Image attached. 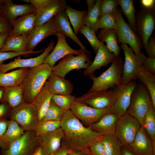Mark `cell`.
Listing matches in <instances>:
<instances>
[{
	"mask_svg": "<svg viewBox=\"0 0 155 155\" xmlns=\"http://www.w3.org/2000/svg\"><path fill=\"white\" fill-rule=\"evenodd\" d=\"M60 127L64 133L61 144L69 149L88 148L100 135L89 127L84 126L70 110L64 112Z\"/></svg>",
	"mask_w": 155,
	"mask_h": 155,
	"instance_id": "obj_1",
	"label": "cell"
},
{
	"mask_svg": "<svg viewBox=\"0 0 155 155\" xmlns=\"http://www.w3.org/2000/svg\"><path fill=\"white\" fill-rule=\"evenodd\" d=\"M52 72V67L46 63L28 68L21 84L23 90L24 103L30 104L33 102Z\"/></svg>",
	"mask_w": 155,
	"mask_h": 155,
	"instance_id": "obj_2",
	"label": "cell"
},
{
	"mask_svg": "<svg viewBox=\"0 0 155 155\" xmlns=\"http://www.w3.org/2000/svg\"><path fill=\"white\" fill-rule=\"evenodd\" d=\"M123 63L122 58L118 57L100 75L96 77L93 74L89 76L92 80L93 84L88 92L106 90L121 84Z\"/></svg>",
	"mask_w": 155,
	"mask_h": 155,
	"instance_id": "obj_3",
	"label": "cell"
},
{
	"mask_svg": "<svg viewBox=\"0 0 155 155\" xmlns=\"http://www.w3.org/2000/svg\"><path fill=\"white\" fill-rule=\"evenodd\" d=\"M152 104L150 94L145 86L143 84H137L131 95L127 113L137 119L142 125L144 118Z\"/></svg>",
	"mask_w": 155,
	"mask_h": 155,
	"instance_id": "obj_4",
	"label": "cell"
},
{
	"mask_svg": "<svg viewBox=\"0 0 155 155\" xmlns=\"http://www.w3.org/2000/svg\"><path fill=\"white\" fill-rule=\"evenodd\" d=\"M8 117L16 122L25 131L34 130L39 123L36 109L32 103L24 102L12 108Z\"/></svg>",
	"mask_w": 155,
	"mask_h": 155,
	"instance_id": "obj_5",
	"label": "cell"
},
{
	"mask_svg": "<svg viewBox=\"0 0 155 155\" xmlns=\"http://www.w3.org/2000/svg\"><path fill=\"white\" fill-rule=\"evenodd\" d=\"M115 16L116 22V28L115 30L117 37L118 43L129 44L136 55L142 53V42L130 25L125 22L121 11L117 9Z\"/></svg>",
	"mask_w": 155,
	"mask_h": 155,
	"instance_id": "obj_6",
	"label": "cell"
},
{
	"mask_svg": "<svg viewBox=\"0 0 155 155\" xmlns=\"http://www.w3.org/2000/svg\"><path fill=\"white\" fill-rule=\"evenodd\" d=\"M92 62L89 52L87 50L82 51L80 54L75 56L69 55L52 68V74L65 78L66 75L73 70L86 69Z\"/></svg>",
	"mask_w": 155,
	"mask_h": 155,
	"instance_id": "obj_7",
	"label": "cell"
},
{
	"mask_svg": "<svg viewBox=\"0 0 155 155\" xmlns=\"http://www.w3.org/2000/svg\"><path fill=\"white\" fill-rule=\"evenodd\" d=\"M39 146L34 130L25 131L7 148L1 150V155H32Z\"/></svg>",
	"mask_w": 155,
	"mask_h": 155,
	"instance_id": "obj_8",
	"label": "cell"
},
{
	"mask_svg": "<svg viewBox=\"0 0 155 155\" xmlns=\"http://www.w3.org/2000/svg\"><path fill=\"white\" fill-rule=\"evenodd\" d=\"M121 47L125 56L121 84H125L137 79V71L142 65L147 57L143 53L138 55L135 54L131 48L126 44L121 43Z\"/></svg>",
	"mask_w": 155,
	"mask_h": 155,
	"instance_id": "obj_9",
	"label": "cell"
},
{
	"mask_svg": "<svg viewBox=\"0 0 155 155\" xmlns=\"http://www.w3.org/2000/svg\"><path fill=\"white\" fill-rule=\"evenodd\" d=\"M141 126L137 119L127 113L119 117L115 134L122 145H129L133 141Z\"/></svg>",
	"mask_w": 155,
	"mask_h": 155,
	"instance_id": "obj_10",
	"label": "cell"
},
{
	"mask_svg": "<svg viewBox=\"0 0 155 155\" xmlns=\"http://www.w3.org/2000/svg\"><path fill=\"white\" fill-rule=\"evenodd\" d=\"M155 9H148L141 8L135 16L136 34L144 49L154 29Z\"/></svg>",
	"mask_w": 155,
	"mask_h": 155,
	"instance_id": "obj_11",
	"label": "cell"
},
{
	"mask_svg": "<svg viewBox=\"0 0 155 155\" xmlns=\"http://www.w3.org/2000/svg\"><path fill=\"white\" fill-rule=\"evenodd\" d=\"M116 97L115 89L102 91L88 92L76 98L75 100L97 109L110 108Z\"/></svg>",
	"mask_w": 155,
	"mask_h": 155,
	"instance_id": "obj_12",
	"label": "cell"
},
{
	"mask_svg": "<svg viewBox=\"0 0 155 155\" xmlns=\"http://www.w3.org/2000/svg\"><path fill=\"white\" fill-rule=\"evenodd\" d=\"M137 84L133 80L127 84H121L116 87L115 88L116 99L110 108V113L116 114L119 117L127 113L131 95Z\"/></svg>",
	"mask_w": 155,
	"mask_h": 155,
	"instance_id": "obj_13",
	"label": "cell"
},
{
	"mask_svg": "<svg viewBox=\"0 0 155 155\" xmlns=\"http://www.w3.org/2000/svg\"><path fill=\"white\" fill-rule=\"evenodd\" d=\"M109 109L96 108L75 100L70 110L80 121L89 126L98 121L105 114L110 112Z\"/></svg>",
	"mask_w": 155,
	"mask_h": 155,
	"instance_id": "obj_14",
	"label": "cell"
},
{
	"mask_svg": "<svg viewBox=\"0 0 155 155\" xmlns=\"http://www.w3.org/2000/svg\"><path fill=\"white\" fill-rule=\"evenodd\" d=\"M54 45V42L51 41L42 53L35 57L22 59L21 58V56H19L11 62L6 64H2L0 65V72L6 73L16 68H32L42 64L46 58L53 49Z\"/></svg>",
	"mask_w": 155,
	"mask_h": 155,
	"instance_id": "obj_15",
	"label": "cell"
},
{
	"mask_svg": "<svg viewBox=\"0 0 155 155\" xmlns=\"http://www.w3.org/2000/svg\"><path fill=\"white\" fill-rule=\"evenodd\" d=\"M58 33L55 26V16L45 23L34 28L28 33L26 49L27 51H33L36 46L46 37Z\"/></svg>",
	"mask_w": 155,
	"mask_h": 155,
	"instance_id": "obj_16",
	"label": "cell"
},
{
	"mask_svg": "<svg viewBox=\"0 0 155 155\" xmlns=\"http://www.w3.org/2000/svg\"><path fill=\"white\" fill-rule=\"evenodd\" d=\"M0 16L5 18L12 26L17 18L32 13L36 11L31 5H18L11 0H0Z\"/></svg>",
	"mask_w": 155,
	"mask_h": 155,
	"instance_id": "obj_17",
	"label": "cell"
},
{
	"mask_svg": "<svg viewBox=\"0 0 155 155\" xmlns=\"http://www.w3.org/2000/svg\"><path fill=\"white\" fill-rule=\"evenodd\" d=\"M58 40L56 45L45 59L44 63L49 64L52 68L59 59L70 54L78 55L82 51L75 49L71 47L67 43L65 36L60 33L56 35Z\"/></svg>",
	"mask_w": 155,
	"mask_h": 155,
	"instance_id": "obj_18",
	"label": "cell"
},
{
	"mask_svg": "<svg viewBox=\"0 0 155 155\" xmlns=\"http://www.w3.org/2000/svg\"><path fill=\"white\" fill-rule=\"evenodd\" d=\"M63 137V132L61 127L38 136L39 146L41 148L44 155H51L58 150L61 146Z\"/></svg>",
	"mask_w": 155,
	"mask_h": 155,
	"instance_id": "obj_19",
	"label": "cell"
},
{
	"mask_svg": "<svg viewBox=\"0 0 155 155\" xmlns=\"http://www.w3.org/2000/svg\"><path fill=\"white\" fill-rule=\"evenodd\" d=\"M129 146L134 155H155V147L142 126Z\"/></svg>",
	"mask_w": 155,
	"mask_h": 155,
	"instance_id": "obj_20",
	"label": "cell"
},
{
	"mask_svg": "<svg viewBox=\"0 0 155 155\" xmlns=\"http://www.w3.org/2000/svg\"><path fill=\"white\" fill-rule=\"evenodd\" d=\"M93 61L84 72L85 76L93 74L97 70L112 63L116 58L115 54L110 52L104 43L101 42Z\"/></svg>",
	"mask_w": 155,
	"mask_h": 155,
	"instance_id": "obj_21",
	"label": "cell"
},
{
	"mask_svg": "<svg viewBox=\"0 0 155 155\" xmlns=\"http://www.w3.org/2000/svg\"><path fill=\"white\" fill-rule=\"evenodd\" d=\"M118 118L116 114L109 112L103 115L98 121L88 127L100 135L115 134Z\"/></svg>",
	"mask_w": 155,
	"mask_h": 155,
	"instance_id": "obj_22",
	"label": "cell"
},
{
	"mask_svg": "<svg viewBox=\"0 0 155 155\" xmlns=\"http://www.w3.org/2000/svg\"><path fill=\"white\" fill-rule=\"evenodd\" d=\"M55 26L58 33L69 37L76 42L83 51H87L71 28L68 18L65 10L58 13L55 16Z\"/></svg>",
	"mask_w": 155,
	"mask_h": 155,
	"instance_id": "obj_23",
	"label": "cell"
},
{
	"mask_svg": "<svg viewBox=\"0 0 155 155\" xmlns=\"http://www.w3.org/2000/svg\"><path fill=\"white\" fill-rule=\"evenodd\" d=\"M67 5L65 0H55L44 9L36 10V21L34 28L45 23L58 13L65 10Z\"/></svg>",
	"mask_w": 155,
	"mask_h": 155,
	"instance_id": "obj_24",
	"label": "cell"
},
{
	"mask_svg": "<svg viewBox=\"0 0 155 155\" xmlns=\"http://www.w3.org/2000/svg\"><path fill=\"white\" fill-rule=\"evenodd\" d=\"M36 21L35 11L18 18L13 22L9 35L19 36L29 33L34 28Z\"/></svg>",
	"mask_w": 155,
	"mask_h": 155,
	"instance_id": "obj_25",
	"label": "cell"
},
{
	"mask_svg": "<svg viewBox=\"0 0 155 155\" xmlns=\"http://www.w3.org/2000/svg\"><path fill=\"white\" fill-rule=\"evenodd\" d=\"M47 80L49 90L52 94L71 95L73 91V84L65 78L51 74Z\"/></svg>",
	"mask_w": 155,
	"mask_h": 155,
	"instance_id": "obj_26",
	"label": "cell"
},
{
	"mask_svg": "<svg viewBox=\"0 0 155 155\" xmlns=\"http://www.w3.org/2000/svg\"><path fill=\"white\" fill-rule=\"evenodd\" d=\"M52 95L49 90L46 81L32 103L36 107L39 122L41 120L49 107Z\"/></svg>",
	"mask_w": 155,
	"mask_h": 155,
	"instance_id": "obj_27",
	"label": "cell"
},
{
	"mask_svg": "<svg viewBox=\"0 0 155 155\" xmlns=\"http://www.w3.org/2000/svg\"><path fill=\"white\" fill-rule=\"evenodd\" d=\"M28 33L17 36L9 35L6 39L0 52H13L19 53H26V44Z\"/></svg>",
	"mask_w": 155,
	"mask_h": 155,
	"instance_id": "obj_28",
	"label": "cell"
},
{
	"mask_svg": "<svg viewBox=\"0 0 155 155\" xmlns=\"http://www.w3.org/2000/svg\"><path fill=\"white\" fill-rule=\"evenodd\" d=\"M1 102L7 103L12 109L24 103L23 90L21 84L5 88Z\"/></svg>",
	"mask_w": 155,
	"mask_h": 155,
	"instance_id": "obj_29",
	"label": "cell"
},
{
	"mask_svg": "<svg viewBox=\"0 0 155 155\" xmlns=\"http://www.w3.org/2000/svg\"><path fill=\"white\" fill-rule=\"evenodd\" d=\"M97 36L101 42L106 43V47L110 52L113 53L116 57L119 56L121 47L118 45L115 29H100Z\"/></svg>",
	"mask_w": 155,
	"mask_h": 155,
	"instance_id": "obj_30",
	"label": "cell"
},
{
	"mask_svg": "<svg viewBox=\"0 0 155 155\" xmlns=\"http://www.w3.org/2000/svg\"><path fill=\"white\" fill-rule=\"evenodd\" d=\"M25 131L16 121L8 120V125L5 133L0 138V148H7L14 141L19 137Z\"/></svg>",
	"mask_w": 155,
	"mask_h": 155,
	"instance_id": "obj_31",
	"label": "cell"
},
{
	"mask_svg": "<svg viewBox=\"0 0 155 155\" xmlns=\"http://www.w3.org/2000/svg\"><path fill=\"white\" fill-rule=\"evenodd\" d=\"M28 68H20L9 73L0 72V87L5 88L20 84Z\"/></svg>",
	"mask_w": 155,
	"mask_h": 155,
	"instance_id": "obj_32",
	"label": "cell"
},
{
	"mask_svg": "<svg viewBox=\"0 0 155 155\" xmlns=\"http://www.w3.org/2000/svg\"><path fill=\"white\" fill-rule=\"evenodd\" d=\"M136 78L139 79L143 83L148 90L152 105L155 108V76L142 65L137 70Z\"/></svg>",
	"mask_w": 155,
	"mask_h": 155,
	"instance_id": "obj_33",
	"label": "cell"
},
{
	"mask_svg": "<svg viewBox=\"0 0 155 155\" xmlns=\"http://www.w3.org/2000/svg\"><path fill=\"white\" fill-rule=\"evenodd\" d=\"M99 137L103 144L106 155H119L122 145L115 134L100 135Z\"/></svg>",
	"mask_w": 155,
	"mask_h": 155,
	"instance_id": "obj_34",
	"label": "cell"
},
{
	"mask_svg": "<svg viewBox=\"0 0 155 155\" xmlns=\"http://www.w3.org/2000/svg\"><path fill=\"white\" fill-rule=\"evenodd\" d=\"M65 11L73 27L75 34L77 35L83 26L82 20L86 13V11L77 10L68 5L66 6Z\"/></svg>",
	"mask_w": 155,
	"mask_h": 155,
	"instance_id": "obj_35",
	"label": "cell"
},
{
	"mask_svg": "<svg viewBox=\"0 0 155 155\" xmlns=\"http://www.w3.org/2000/svg\"><path fill=\"white\" fill-rule=\"evenodd\" d=\"M142 126L155 147V108L152 104L146 114Z\"/></svg>",
	"mask_w": 155,
	"mask_h": 155,
	"instance_id": "obj_36",
	"label": "cell"
},
{
	"mask_svg": "<svg viewBox=\"0 0 155 155\" xmlns=\"http://www.w3.org/2000/svg\"><path fill=\"white\" fill-rule=\"evenodd\" d=\"M122 11L127 19L129 25L136 33L135 11L133 0H118Z\"/></svg>",
	"mask_w": 155,
	"mask_h": 155,
	"instance_id": "obj_37",
	"label": "cell"
},
{
	"mask_svg": "<svg viewBox=\"0 0 155 155\" xmlns=\"http://www.w3.org/2000/svg\"><path fill=\"white\" fill-rule=\"evenodd\" d=\"M101 0H97L94 7L88 11L82 20L83 26H86L95 32V26L100 17V7Z\"/></svg>",
	"mask_w": 155,
	"mask_h": 155,
	"instance_id": "obj_38",
	"label": "cell"
},
{
	"mask_svg": "<svg viewBox=\"0 0 155 155\" xmlns=\"http://www.w3.org/2000/svg\"><path fill=\"white\" fill-rule=\"evenodd\" d=\"M65 111L51 100L41 121H61Z\"/></svg>",
	"mask_w": 155,
	"mask_h": 155,
	"instance_id": "obj_39",
	"label": "cell"
},
{
	"mask_svg": "<svg viewBox=\"0 0 155 155\" xmlns=\"http://www.w3.org/2000/svg\"><path fill=\"white\" fill-rule=\"evenodd\" d=\"M76 98L75 96L71 94H52L51 100L62 109L66 111L70 110L71 105Z\"/></svg>",
	"mask_w": 155,
	"mask_h": 155,
	"instance_id": "obj_40",
	"label": "cell"
},
{
	"mask_svg": "<svg viewBox=\"0 0 155 155\" xmlns=\"http://www.w3.org/2000/svg\"><path fill=\"white\" fill-rule=\"evenodd\" d=\"M61 121H40L34 131L37 136L53 131L60 127Z\"/></svg>",
	"mask_w": 155,
	"mask_h": 155,
	"instance_id": "obj_41",
	"label": "cell"
},
{
	"mask_svg": "<svg viewBox=\"0 0 155 155\" xmlns=\"http://www.w3.org/2000/svg\"><path fill=\"white\" fill-rule=\"evenodd\" d=\"M116 22L115 14H106L100 16L96 24V32L99 29H115Z\"/></svg>",
	"mask_w": 155,
	"mask_h": 155,
	"instance_id": "obj_42",
	"label": "cell"
},
{
	"mask_svg": "<svg viewBox=\"0 0 155 155\" xmlns=\"http://www.w3.org/2000/svg\"><path fill=\"white\" fill-rule=\"evenodd\" d=\"M79 32L83 35L90 43L94 52L96 53L101 44V42L96 35V32L88 27L83 26Z\"/></svg>",
	"mask_w": 155,
	"mask_h": 155,
	"instance_id": "obj_43",
	"label": "cell"
},
{
	"mask_svg": "<svg viewBox=\"0 0 155 155\" xmlns=\"http://www.w3.org/2000/svg\"><path fill=\"white\" fill-rule=\"evenodd\" d=\"M119 5L118 0H101L100 7V16L106 14L115 15Z\"/></svg>",
	"mask_w": 155,
	"mask_h": 155,
	"instance_id": "obj_44",
	"label": "cell"
},
{
	"mask_svg": "<svg viewBox=\"0 0 155 155\" xmlns=\"http://www.w3.org/2000/svg\"><path fill=\"white\" fill-rule=\"evenodd\" d=\"M99 137L89 148L91 155H106L104 146Z\"/></svg>",
	"mask_w": 155,
	"mask_h": 155,
	"instance_id": "obj_45",
	"label": "cell"
},
{
	"mask_svg": "<svg viewBox=\"0 0 155 155\" xmlns=\"http://www.w3.org/2000/svg\"><path fill=\"white\" fill-rule=\"evenodd\" d=\"M39 51H28L26 53H19L13 52H0V65L5 61L21 55L39 53Z\"/></svg>",
	"mask_w": 155,
	"mask_h": 155,
	"instance_id": "obj_46",
	"label": "cell"
},
{
	"mask_svg": "<svg viewBox=\"0 0 155 155\" xmlns=\"http://www.w3.org/2000/svg\"><path fill=\"white\" fill-rule=\"evenodd\" d=\"M55 0H23V1L29 3L36 10H41L46 7Z\"/></svg>",
	"mask_w": 155,
	"mask_h": 155,
	"instance_id": "obj_47",
	"label": "cell"
},
{
	"mask_svg": "<svg viewBox=\"0 0 155 155\" xmlns=\"http://www.w3.org/2000/svg\"><path fill=\"white\" fill-rule=\"evenodd\" d=\"M145 49L148 57L155 58V38L154 36H151L148 39Z\"/></svg>",
	"mask_w": 155,
	"mask_h": 155,
	"instance_id": "obj_48",
	"label": "cell"
},
{
	"mask_svg": "<svg viewBox=\"0 0 155 155\" xmlns=\"http://www.w3.org/2000/svg\"><path fill=\"white\" fill-rule=\"evenodd\" d=\"M142 66L149 71L155 73V58L147 57L144 61Z\"/></svg>",
	"mask_w": 155,
	"mask_h": 155,
	"instance_id": "obj_49",
	"label": "cell"
},
{
	"mask_svg": "<svg viewBox=\"0 0 155 155\" xmlns=\"http://www.w3.org/2000/svg\"><path fill=\"white\" fill-rule=\"evenodd\" d=\"M12 28V26L5 18L0 16V34L9 33Z\"/></svg>",
	"mask_w": 155,
	"mask_h": 155,
	"instance_id": "obj_50",
	"label": "cell"
},
{
	"mask_svg": "<svg viewBox=\"0 0 155 155\" xmlns=\"http://www.w3.org/2000/svg\"><path fill=\"white\" fill-rule=\"evenodd\" d=\"M11 109L7 103L1 102L0 104V119L7 118V117H8Z\"/></svg>",
	"mask_w": 155,
	"mask_h": 155,
	"instance_id": "obj_51",
	"label": "cell"
},
{
	"mask_svg": "<svg viewBox=\"0 0 155 155\" xmlns=\"http://www.w3.org/2000/svg\"><path fill=\"white\" fill-rule=\"evenodd\" d=\"M67 155H91L89 148L83 149H69Z\"/></svg>",
	"mask_w": 155,
	"mask_h": 155,
	"instance_id": "obj_52",
	"label": "cell"
},
{
	"mask_svg": "<svg viewBox=\"0 0 155 155\" xmlns=\"http://www.w3.org/2000/svg\"><path fill=\"white\" fill-rule=\"evenodd\" d=\"M141 8L148 9H155V0H141Z\"/></svg>",
	"mask_w": 155,
	"mask_h": 155,
	"instance_id": "obj_53",
	"label": "cell"
},
{
	"mask_svg": "<svg viewBox=\"0 0 155 155\" xmlns=\"http://www.w3.org/2000/svg\"><path fill=\"white\" fill-rule=\"evenodd\" d=\"M8 120L7 118L0 119V138L3 136L7 129Z\"/></svg>",
	"mask_w": 155,
	"mask_h": 155,
	"instance_id": "obj_54",
	"label": "cell"
},
{
	"mask_svg": "<svg viewBox=\"0 0 155 155\" xmlns=\"http://www.w3.org/2000/svg\"><path fill=\"white\" fill-rule=\"evenodd\" d=\"M119 155H134L129 145H122Z\"/></svg>",
	"mask_w": 155,
	"mask_h": 155,
	"instance_id": "obj_55",
	"label": "cell"
},
{
	"mask_svg": "<svg viewBox=\"0 0 155 155\" xmlns=\"http://www.w3.org/2000/svg\"><path fill=\"white\" fill-rule=\"evenodd\" d=\"M69 149L61 145L60 148L51 155H67Z\"/></svg>",
	"mask_w": 155,
	"mask_h": 155,
	"instance_id": "obj_56",
	"label": "cell"
},
{
	"mask_svg": "<svg viewBox=\"0 0 155 155\" xmlns=\"http://www.w3.org/2000/svg\"><path fill=\"white\" fill-rule=\"evenodd\" d=\"M9 33L0 34V50L3 46L5 41Z\"/></svg>",
	"mask_w": 155,
	"mask_h": 155,
	"instance_id": "obj_57",
	"label": "cell"
},
{
	"mask_svg": "<svg viewBox=\"0 0 155 155\" xmlns=\"http://www.w3.org/2000/svg\"><path fill=\"white\" fill-rule=\"evenodd\" d=\"M96 0H86L87 5L88 6V10L91 9L94 6Z\"/></svg>",
	"mask_w": 155,
	"mask_h": 155,
	"instance_id": "obj_58",
	"label": "cell"
},
{
	"mask_svg": "<svg viewBox=\"0 0 155 155\" xmlns=\"http://www.w3.org/2000/svg\"><path fill=\"white\" fill-rule=\"evenodd\" d=\"M32 155H44L41 148L40 146L38 147Z\"/></svg>",
	"mask_w": 155,
	"mask_h": 155,
	"instance_id": "obj_59",
	"label": "cell"
},
{
	"mask_svg": "<svg viewBox=\"0 0 155 155\" xmlns=\"http://www.w3.org/2000/svg\"><path fill=\"white\" fill-rule=\"evenodd\" d=\"M5 88V87H0V100H1L3 97Z\"/></svg>",
	"mask_w": 155,
	"mask_h": 155,
	"instance_id": "obj_60",
	"label": "cell"
},
{
	"mask_svg": "<svg viewBox=\"0 0 155 155\" xmlns=\"http://www.w3.org/2000/svg\"><path fill=\"white\" fill-rule=\"evenodd\" d=\"M0 12H1V5H0V16H0Z\"/></svg>",
	"mask_w": 155,
	"mask_h": 155,
	"instance_id": "obj_61",
	"label": "cell"
},
{
	"mask_svg": "<svg viewBox=\"0 0 155 155\" xmlns=\"http://www.w3.org/2000/svg\"></svg>",
	"mask_w": 155,
	"mask_h": 155,
	"instance_id": "obj_62",
	"label": "cell"
}]
</instances>
